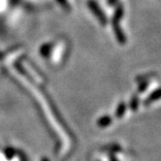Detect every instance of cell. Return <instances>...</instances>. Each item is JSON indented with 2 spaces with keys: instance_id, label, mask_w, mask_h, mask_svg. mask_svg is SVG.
<instances>
[{
  "instance_id": "obj_1",
  "label": "cell",
  "mask_w": 161,
  "mask_h": 161,
  "mask_svg": "<svg viewBox=\"0 0 161 161\" xmlns=\"http://www.w3.org/2000/svg\"><path fill=\"white\" fill-rule=\"evenodd\" d=\"M89 7L90 9L92 10V12L94 13V15H96V17L99 19V20L101 21V24L102 25H106V22H107V19L104 15V13H102V11L101 9L99 8V6L97 5L96 2L94 1H89Z\"/></svg>"
},
{
  "instance_id": "obj_2",
  "label": "cell",
  "mask_w": 161,
  "mask_h": 161,
  "mask_svg": "<svg viewBox=\"0 0 161 161\" xmlns=\"http://www.w3.org/2000/svg\"><path fill=\"white\" fill-rule=\"evenodd\" d=\"M160 98H161V89L155 91V92H153L151 96H149L148 99H147V102L151 103V102H153V101L158 100V99H160Z\"/></svg>"
},
{
  "instance_id": "obj_3",
  "label": "cell",
  "mask_w": 161,
  "mask_h": 161,
  "mask_svg": "<svg viewBox=\"0 0 161 161\" xmlns=\"http://www.w3.org/2000/svg\"><path fill=\"white\" fill-rule=\"evenodd\" d=\"M124 110H125V106H124V104H121L119 107L118 111H117V116L118 117H122L123 116V113H124Z\"/></svg>"
},
{
  "instance_id": "obj_4",
  "label": "cell",
  "mask_w": 161,
  "mask_h": 161,
  "mask_svg": "<svg viewBox=\"0 0 161 161\" xmlns=\"http://www.w3.org/2000/svg\"><path fill=\"white\" fill-rule=\"evenodd\" d=\"M116 2H117V0H108V4L109 5H114Z\"/></svg>"
}]
</instances>
